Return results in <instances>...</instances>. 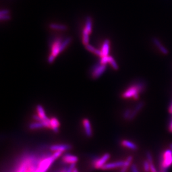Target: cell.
Returning a JSON list of instances; mask_svg holds the SVG:
<instances>
[{
    "mask_svg": "<svg viewBox=\"0 0 172 172\" xmlns=\"http://www.w3.org/2000/svg\"><path fill=\"white\" fill-rule=\"evenodd\" d=\"M150 172H156V169L153 163L150 164Z\"/></svg>",
    "mask_w": 172,
    "mask_h": 172,
    "instance_id": "4dcf8cb0",
    "label": "cell"
},
{
    "mask_svg": "<svg viewBox=\"0 0 172 172\" xmlns=\"http://www.w3.org/2000/svg\"><path fill=\"white\" fill-rule=\"evenodd\" d=\"M55 159H56V158L52 155L50 156H48L40 160L37 168L35 172H46Z\"/></svg>",
    "mask_w": 172,
    "mask_h": 172,
    "instance_id": "3957f363",
    "label": "cell"
},
{
    "mask_svg": "<svg viewBox=\"0 0 172 172\" xmlns=\"http://www.w3.org/2000/svg\"><path fill=\"white\" fill-rule=\"evenodd\" d=\"M62 44L63 41L61 38H58L55 39L51 45V54L50 55H52L55 58L59 53L62 52Z\"/></svg>",
    "mask_w": 172,
    "mask_h": 172,
    "instance_id": "277c9868",
    "label": "cell"
},
{
    "mask_svg": "<svg viewBox=\"0 0 172 172\" xmlns=\"http://www.w3.org/2000/svg\"><path fill=\"white\" fill-rule=\"evenodd\" d=\"M38 115L42 120H46L48 118L46 115L45 112L43 107L41 105H37L36 107Z\"/></svg>",
    "mask_w": 172,
    "mask_h": 172,
    "instance_id": "2e32d148",
    "label": "cell"
},
{
    "mask_svg": "<svg viewBox=\"0 0 172 172\" xmlns=\"http://www.w3.org/2000/svg\"><path fill=\"white\" fill-rule=\"evenodd\" d=\"M109 50H110V41L109 40H106L103 43L102 46V49L101 50L102 57L108 56L109 55Z\"/></svg>",
    "mask_w": 172,
    "mask_h": 172,
    "instance_id": "7c38bea8",
    "label": "cell"
},
{
    "mask_svg": "<svg viewBox=\"0 0 172 172\" xmlns=\"http://www.w3.org/2000/svg\"><path fill=\"white\" fill-rule=\"evenodd\" d=\"M79 159L76 156L71 154H65L63 156V161L66 164H74L78 161Z\"/></svg>",
    "mask_w": 172,
    "mask_h": 172,
    "instance_id": "8fae6325",
    "label": "cell"
},
{
    "mask_svg": "<svg viewBox=\"0 0 172 172\" xmlns=\"http://www.w3.org/2000/svg\"><path fill=\"white\" fill-rule=\"evenodd\" d=\"M32 118L33 119H34V120H35L36 121H42L43 120L41 119V118H40L38 115V114L37 115H34L33 116H32Z\"/></svg>",
    "mask_w": 172,
    "mask_h": 172,
    "instance_id": "f1b7e54d",
    "label": "cell"
},
{
    "mask_svg": "<svg viewBox=\"0 0 172 172\" xmlns=\"http://www.w3.org/2000/svg\"><path fill=\"white\" fill-rule=\"evenodd\" d=\"M121 144L124 147H126L127 148H129L133 150H136L138 149V146L136 145L135 143L127 140H123L121 142Z\"/></svg>",
    "mask_w": 172,
    "mask_h": 172,
    "instance_id": "4fadbf2b",
    "label": "cell"
},
{
    "mask_svg": "<svg viewBox=\"0 0 172 172\" xmlns=\"http://www.w3.org/2000/svg\"><path fill=\"white\" fill-rule=\"evenodd\" d=\"M143 168L145 172H150V163L146 160L143 162Z\"/></svg>",
    "mask_w": 172,
    "mask_h": 172,
    "instance_id": "d4e9b609",
    "label": "cell"
},
{
    "mask_svg": "<svg viewBox=\"0 0 172 172\" xmlns=\"http://www.w3.org/2000/svg\"><path fill=\"white\" fill-rule=\"evenodd\" d=\"M133 159V158L132 156H129L127 158V159L125 161V163H124V167H129L130 165V164L132 163V161Z\"/></svg>",
    "mask_w": 172,
    "mask_h": 172,
    "instance_id": "484cf974",
    "label": "cell"
},
{
    "mask_svg": "<svg viewBox=\"0 0 172 172\" xmlns=\"http://www.w3.org/2000/svg\"><path fill=\"white\" fill-rule=\"evenodd\" d=\"M146 156L147 161L149 162L150 164L153 163V159L152 155V153H151L149 151H148V152L146 153Z\"/></svg>",
    "mask_w": 172,
    "mask_h": 172,
    "instance_id": "4316f807",
    "label": "cell"
},
{
    "mask_svg": "<svg viewBox=\"0 0 172 172\" xmlns=\"http://www.w3.org/2000/svg\"><path fill=\"white\" fill-rule=\"evenodd\" d=\"M145 89V85L144 83L138 82L135 84L131 85L127 90L122 94V98L127 99L133 98L136 94L142 93Z\"/></svg>",
    "mask_w": 172,
    "mask_h": 172,
    "instance_id": "6da1fadb",
    "label": "cell"
},
{
    "mask_svg": "<svg viewBox=\"0 0 172 172\" xmlns=\"http://www.w3.org/2000/svg\"><path fill=\"white\" fill-rule=\"evenodd\" d=\"M76 163L74 164H71L69 167L68 168H64L60 172H73L74 169L75 168Z\"/></svg>",
    "mask_w": 172,
    "mask_h": 172,
    "instance_id": "603a6c76",
    "label": "cell"
},
{
    "mask_svg": "<svg viewBox=\"0 0 172 172\" xmlns=\"http://www.w3.org/2000/svg\"><path fill=\"white\" fill-rule=\"evenodd\" d=\"M169 113L172 114V103L169 108Z\"/></svg>",
    "mask_w": 172,
    "mask_h": 172,
    "instance_id": "e575fe53",
    "label": "cell"
},
{
    "mask_svg": "<svg viewBox=\"0 0 172 172\" xmlns=\"http://www.w3.org/2000/svg\"><path fill=\"white\" fill-rule=\"evenodd\" d=\"M172 165V152L171 149L164 151L160 158L159 168L160 171L167 170Z\"/></svg>",
    "mask_w": 172,
    "mask_h": 172,
    "instance_id": "7a4b0ae2",
    "label": "cell"
},
{
    "mask_svg": "<svg viewBox=\"0 0 172 172\" xmlns=\"http://www.w3.org/2000/svg\"><path fill=\"white\" fill-rule=\"evenodd\" d=\"M50 124H51V129H52L55 133H58L59 127L60 126V123L58 119L56 118H51L50 119Z\"/></svg>",
    "mask_w": 172,
    "mask_h": 172,
    "instance_id": "9a60e30c",
    "label": "cell"
},
{
    "mask_svg": "<svg viewBox=\"0 0 172 172\" xmlns=\"http://www.w3.org/2000/svg\"><path fill=\"white\" fill-rule=\"evenodd\" d=\"M9 13V11L8 10L6 9H4L3 11H1V15H7Z\"/></svg>",
    "mask_w": 172,
    "mask_h": 172,
    "instance_id": "1f68e13d",
    "label": "cell"
},
{
    "mask_svg": "<svg viewBox=\"0 0 172 172\" xmlns=\"http://www.w3.org/2000/svg\"><path fill=\"white\" fill-rule=\"evenodd\" d=\"M153 43L155 44V45L159 49V50L163 53V54L167 55L168 54V50L162 45V44H161V42L159 41V40L158 38H153Z\"/></svg>",
    "mask_w": 172,
    "mask_h": 172,
    "instance_id": "5bb4252c",
    "label": "cell"
},
{
    "mask_svg": "<svg viewBox=\"0 0 172 172\" xmlns=\"http://www.w3.org/2000/svg\"><path fill=\"white\" fill-rule=\"evenodd\" d=\"M131 171L132 172H139L138 168L135 164H133L131 166Z\"/></svg>",
    "mask_w": 172,
    "mask_h": 172,
    "instance_id": "83f0119b",
    "label": "cell"
},
{
    "mask_svg": "<svg viewBox=\"0 0 172 172\" xmlns=\"http://www.w3.org/2000/svg\"><path fill=\"white\" fill-rule=\"evenodd\" d=\"M125 161H117L112 163H106L102 168L103 170H109L118 168H121L124 165Z\"/></svg>",
    "mask_w": 172,
    "mask_h": 172,
    "instance_id": "ba28073f",
    "label": "cell"
},
{
    "mask_svg": "<svg viewBox=\"0 0 172 172\" xmlns=\"http://www.w3.org/2000/svg\"><path fill=\"white\" fill-rule=\"evenodd\" d=\"M169 149H171V150L172 152V143H171L169 144Z\"/></svg>",
    "mask_w": 172,
    "mask_h": 172,
    "instance_id": "d590c367",
    "label": "cell"
},
{
    "mask_svg": "<svg viewBox=\"0 0 172 172\" xmlns=\"http://www.w3.org/2000/svg\"><path fill=\"white\" fill-rule=\"evenodd\" d=\"M168 129H169V131L170 132V133H172V120L171 121V123H170V124L169 125Z\"/></svg>",
    "mask_w": 172,
    "mask_h": 172,
    "instance_id": "836d02e7",
    "label": "cell"
},
{
    "mask_svg": "<svg viewBox=\"0 0 172 172\" xmlns=\"http://www.w3.org/2000/svg\"><path fill=\"white\" fill-rule=\"evenodd\" d=\"M85 47H86V49L88 51H90L91 53H94V54H95L96 55H98V56H99L100 57H102V54H101V51H99V50L96 49L94 48L93 46H92L89 45V44H88V45L85 46Z\"/></svg>",
    "mask_w": 172,
    "mask_h": 172,
    "instance_id": "ac0fdd59",
    "label": "cell"
},
{
    "mask_svg": "<svg viewBox=\"0 0 172 172\" xmlns=\"http://www.w3.org/2000/svg\"><path fill=\"white\" fill-rule=\"evenodd\" d=\"M72 148V146L69 144H55L50 146V150L53 152H64L66 150H70Z\"/></svg>",
    "mask_w": 172,
    "mask_h": 172,
    "instance_id": "52a82bcc",
    "label": "cell"
},
{
    "mask_svg": "<svg viewBox=\"0 0 172 172\" xmlns=\"http://www.w3.org/2000/svg\"><path fill=\"white\" fill-rule=\"evenodd\" d=\"M89 33L88 31L84 28L82 31V42L85 45H87L89 44Z\"/></svg>",
    "mask_w": 172,
    "mask_h": 172,
    "instance_id": "e0dca14e",
    "label": "cell"
},
{
    "mask_svg": "<svg viewBox=\"0 0 172 172\" xmlns=\"http://www.w3.org/2000/svg\"><path fill=\"white\" fill-rule=\"evenodd\" d=\"M88 32L90 34L92 31V21L90 18H88L86 19V26L85 28Z\"/></svg>",
    "mask_w": 172,
    "mask_h": 172,
    "instance_id": "44dd1931",
    "label": "cell"
},
{
    "mask_svg": "<svg viewBox=\"0 0 172 172\" xmlns=\"http://www.w3.org/2000/svg\"><path fill=\"white\" fill-rule=\"evenodd\" d=\"M144 105V103L143 101H140V102L138 103L136 105L134 109L132 110L131 115H130V117L129 118L128 120L129 121H132V120H133L135 119L138 113L143 108Z\"/></svg>",
    "mask_w": 172,
    "mask_h": 172,
    "instance_id": "9c48e42d",
    "label": "cell"
},
{
    "mask_svg": "<svg viewBox=\"0 0 172 172\" xmlns=\"http://www.w3.org/2000/svg\"><path fill=\"white\" fill-rule=\"evenodd\" d=\"M44 125L41 121H36L31 123L29 125V128L31 130H35L37 129H41L44 127Z\"/></svg>",
    "mask_w": 172,
    "mask_h": 172,
    "instance_id": "d6986e66",
    "label": "cell"
},
{
    "mask_svg": "<svg viewBox=\"0 0 172 172\" xmlns=\"http://www.w3.org/2000/svg\"><path fill=\"white\" fill-rule=\"evenodd\" d=\"M73 172H78V169L76 168H75L74 169V170H73Z\"/></svg>",
    "mask_w": 172,
    "mask_h": 172,
    "instance_id": "8d00e7d4",
    "label": "cell"
},
{
    "mask_svg": "<svg viewBox=\"0 0 172 172\" xmlns=\"http://www.w3.org/2000/svg\"><path fill=\"white\" fill-rule=\"evenodd\" d=\"M110 158V154L105 153L99 159L94 162V167L95 169H101V168L107 163Z\"/></svg>",
    "mask_w": 172,
    "mask_h": 172,
    "instance_id": "8992f818",
    "label": "cell"
},
{
    "mask_svg": "<svg viewBox=\"0 0 172 172\" xmlns=\"http://www.w3.org/2000/svg\"><path fill=\"white\" fill-rule=\"evenodd\" d=\"M82 124L85 129L86 135L88 137H91L92 136V131L89 120L86 118L82 120Z\"/></svg>",
    "mask_w": 172,
    "mask_h": 172,
    "instance_id": "30bf717a",
    "label": "cell"
},
{
    "mask_svg": "<svg viewBox=\"0 0 172 172\" xmlns=\"http://www.w3.org/2000/svg\"><path fill=\"white\" fill-rule=\"evenodd\" d=\"M109 63L111 65L112 67L115 70H117L119 69V66H118V64L117 63V62L115 61V60L114 59V58L111 56H109Z\"/></svg>",
    "mask_w": 172,
    "mask_h": 172,
    "instance_id": "7402d4cb",
    "label": "cell"
},
{
    "mask_svg": "<svg viewBox=\"0 0 172 172\" xmlns=\"http://www.w3.org/2000/svg\"><path fill=\"white\" fill-rule=\"evenodd\" d=\"M127 169H128L127 167L123 166V167H121V169L120 171V172H127Z\"/></svg>",
    "mask_w": 172,
    "mask_h": 172,
    "instance_id": "d6a6232c",
    "label": "cell"
},
{
    "mask_svg": "<svg viewBox=\"0 0 172 172\" xmlns=\"http://www.w3.org/2000/svg\"><path fill=\"white\" fill-rule=\"evenodd\" d=\"M107 69V65L105 64H101L95 66L92 71V77L94 79H96L100 77L105 72Z\"/></svg>",
    "mask_w": 172,
    "mask_h": 172,
    "instance_id": "5b68a950",
    "label": "cell"
},
{
    "mask_svg": "<svg viewBox=\"0 0 172 172\" xmlns=\"http://www.w3.org/2000/svg\"><path fill=\"white\" fill-rule=\"evenodd\" d=\"M132 110L130 109H127L125 110V111L123 113V117L125 119V120H128L129 118L130 117L131 113H132Z\"/></svg>",
    "mask_w": 172,
    "mask_h": 172,
    "instance_id": "cb8c5ba5",
    "label": "cell"
},
{
    "mask_svg": "<svg viewBox=\"0 0 172 172\" xmlns=\"http://www.w3.org/2000/svg\"><path fill=\"white\" fill-rule=\"evenodd\" d=\"M9 19V14L1 15V20H8Z\"/></svg>",
    "mask_w": 172,
    "mask_h": 172,
    "instance_id": "f546056e",
    "label": "cell"
},
{
    "mask_svg": "<svg viewBox=\"0 0 172 172\" xmlns=\"http://www.w3.org/2000/svg\"><path fill=\"white\" fill-rule=\"evenodd\" d=\"M50 27L52 29L56 30H61L65 31L67 29V27L64 25L57 24H51L50 25Z\"/></svg>",
    "mask_w": 172,
    "mask_h": 172,
    "instance_id": "ffe728a7",
    "label": "cell"
}]
</instances>
